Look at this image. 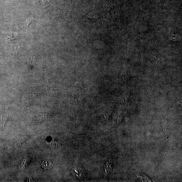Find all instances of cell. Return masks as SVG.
Wrapping results in <instances>:
<instances>
[{"label":"cell","mask_w":182,"mask_h":182,"mask_svg":"<svg viewBox=\"0 0 182 182\" xmlns=\"http://www.w3.org/2000/svg\"><path fill=\"white\" fill-rule=\"evenodd\" d=\"M147 55L148 58L157 65L162 66L166 64V59L158 52L153 50L149 51Z\"/></svg>","instance_id":"1"},{"label":"cell","mask_w":182,"mask_h":182,"mask_svg":"<svg viewBox=\"0 0 182 182\" xmlns=\"http://www.w3.org/2000/svg\"><path fill=\"white\" fill-rule=\"evenodd\" d=\"M41 164L42 170H44L50 169L53 166L51 161L49 160H42L41 161Z\"/></svg>","instance_id":"2"},{"label":"cell","mask_w":182,"mask_h":182,"mask_svg":"<svg viewBox=\"0 0 182 182\" xmlns=\"http://www.w3.org/2000/svg\"><path fill=\"white\" fill-rule=\"evenodd\" d=\"M130 96L127 95L121 96L118 98V102L120 104H125L128 103L129 99Z\"/></svg>","instance_id":"3"},{"label":"cell","mask_w":182,"mask_h":182,"mask_svg":"<svg viewBox=\"0 0 182 182\" xmlns=\"http://www.w3.org/2000/svg\"><path fill=\"white\" fill-rule=\"evenodd\" d=\"M170 39L173 41H180V36L178 34H172L170 33L169 36Z\"/></svg>","instance_id":"4"},{"label":"cell","mask_w":182,"mask_h":182,"mask_svg":"<svg viewBox=\"0 0 182 182\" xmlns=\"http://www.w3.org/2000/svg\"><path fill=\"white\" fill-rule=\"evenodd\" d=\"M23 100L25 102H28L31 101V100H32V98L31 95L28 93L24 94Z\"/></svg>","instance_id":"5"},{"label":"cell","mask_w":182,"mask_h":182,"mask_svg":"<svg viewBox=\"0 0 182 182\" xmlns=\"http://www.w3.org/2000/svg\"><path fill=\"white\" fill-rule=\"evenodd\" d=\"M50 0H41V2L42 4H44L45 3L50 2Z\"/></svg>","instance_id":"6"}]
</instances>
